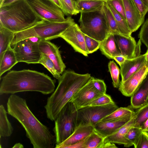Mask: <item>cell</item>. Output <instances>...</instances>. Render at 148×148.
Wrapping results in <instances>:
<instances>
[{
    "label": "cell",
    "instance_id": "obj_17",
    "mask_svg": "<svg viewBox=\"0 0 148 148\" xmlns=\"http://www.w3.org/2000/svg\"><path fill=\"white\" fill-rule=\"evenodd\" d=\"M147 62L145 53L133 58L126 59L124 62L120 66L121 77V82H123L127 80Z\"/></svg>",
    "mask_w": 148,
    "mask_h": 148
},
{
    "label": "cell",
    "instance_id": "obj_51",
    "mask_svg": "<svg viewBox=\"0 0 148 148\" xmlns=\"http://www.w3.org/2000/svg\"><path fill=\"white\" fill-rule=\"evenodd\" d=\"M145 54V59L147 62H148V48Z\"/></svg>",
    "mask_w": 148,
    "mask_h": 148
},
{
    "label": "cell",
    "instance_id": "obj_1",
    "mask_svg": "<svg viewBox=\"0 0 148 148\" xmlns=\"http://www.w3.org/2000/svg\"><path fill=\"white\" fill-rule=\"evenodd\" d=\"M8 114L15 119L24 129L34 148H53L56 138L30 110L24 98L11 94L7 103Z\"/></svg>",
    "mask_w": 148,
    "mask_h": 148
},
{
    "label": "cell",
    "instance_id": "obj_35",
    "mask_svg": "<svg viewBox=\"0 0 148 148\" xmlns=\"http://www.w3.org/2000/svg\"><path fill=\"white\" fill-rule=\"evenodd\" d=\"M84 38L86 49L88 54L93 53L99 49L101 42L85 34Z\"/></svg>",
    "mask_w": 148,
    "mask_h": 148
},
{
    "label": "cell",
    "instance_id": "obj_23",
    "mask_svg": "<svg viewBox=\"0 0 148 148\" xmlns=\"http://www.w3.org/2000/svg\"><path fill=\"white\" fill-rule=\"evenodd\" d=\"M18 63L14 52L10 46L4 54L0 61V77L6 72L10 70Z\"/></svg>",
    "mask_w": 148,
    "mask_h": 148
},
{
    "label": "cell",
    "instance_id": "obj_54",
    "mask_svg": "<svg viewBox=\"0 0 148 148\" xmlns=\"http://www.w3.org/2000/svg\"><path fill=\"white\" fill-rule=\"evenodd\" d=\"M3 0H0V4H1L3 1Z\"/></svg>",
    "mask_w": 148,
    "mask_h": 148
},
{
    "label": "cell",
    "instance_id": "obj_27",
    "mask_svg": "<svg viewBox=\"0 0 148 148\" xmlns=\"http://www.w3.org/2000/svg\"><path fill=\"white\" fill-rule=\"evenodd\" d=\"M135 113V112L131 105L126 107L118 108L111 113L102 119L100 121H108L118 119L134 115Z\"/></svg>",
    "mask_w": 148,
    "mask_h": 148
},
{
    "label": "cell",
    "instance_id": "obj_45",
    "mask_svg": "<svg viewBox=\"0 0 148 148\" xmlns=\"http://www.w3.org/2000/svg\"><path fill=\"white\" fill-rule=\"evenodd\" d=\"M62 6V9L65 15H69V14L64 0H58Z\"/></svg>",
    "mask_w": 148,
    "mask_h": 148
},
{
    "label": "cell",
    "instance_id": "obj_18",
    "mask_svg": "<svg viewBox=\"0 0 148 148\" xmlns=\"http://www.w3.org/2000/svg\"><path fill=\"white\" fill-rule=\"evenodd\" d=\"M135 115L116 120L100 121L94 126V130L105 138L115 132L130 121Z\"/></svg>",
    "mask_w": 148,
    "mask_h": 148
},
{
    "label": "cell",
    "instance_id": "obj_56",
    "mask_svg": "<svg viewBox=\"0 0 148 148\" xmlns=\"http://www.w3.org/2000/svg\"><path fill=\"white\" fill-rule=\"evenodd\" d=\"M109 0H107V1H109Z\"/></svg>",
    "mask_w": 148,
    "mask_h": 148
},
{
    "label": "cell",
    "instance_id": "obj_7",
    "mask_svg": "<svg viewBox=\"0 0 148 148\" xmlns=\"http://www.w3.org/2000/svg\"><path fill=\"white\" fill-rule=\"evenodd\" d=\"M77 110L70 101L62 108L55 121L53 131L56 145H59L69 137L77 126Z\"/></svg>",
    "mask_w": 148,
    "mask_h": 148
},
{
    "label": "cell",
    "instance_id": "obj_13",
    "mask_svg": "<svg viewBox=\"0 0 148 148\" xmlns=\"http://www.w3.org/2000/svg\"><path fill=\"white\" fill-rule=\"evenodd\" d=\"M103 94L98 91L94 86L92 78L74 95L69 101L73 103L78 110Z\"/></svg>",
    "mask_w": 148,
    "mask_h": 148
},
{
    "label": "cell",
    "instance_id": "obj_42",
    "mask_svg": "<svg viewBox=\"0 0 148 148\" xmlns=\"http://www.w3.org/2000/svg\"><path fill=\"white\" fill-rule=\"evenodd\" d=\"M93 84L99 92L102 94L106 93V86L103 80L92 77Z\"/></svg>",
    "mask_w": 148,
    "mask_h": 148
},
{
    "label": "cell",
    "instance_id": "obj_20",
    "mask_svg": "<svg viewBox=\"0 0 148 148\" xmlns=\"http://www.w3.org/2000/svg\"><path fill=\"white\" fill-rule=\"evenodd\" d=\"M136 115L126 124L121 127L115 132L104 138V143L110 142L119 145H123L124 147H129L131 146L127 140L125 136L130 128L133 126L135 123Z\"/></svg>",
    "mask_w": 148,
    "mask_h": 148
},
{
    "label": "cell",
    "instance_id": "obj_43",
    "mask_svg": "<svg viewBox=\"0 0 148 148\" xmlns=\"http://www.w3.org/2000/svg\"><path fill=\"white\" fill-rule=\"evenodd\" d=\"M87 138L75 144L64 146L62 148H85Z\"/></svg>",
    "mask_w": 148,
    "mask_h": 148
},
{
    "label": "cell",
    "instance_id": "obj_9",
    "mask_svg": "<svg viewBox=\"0 0 148 148\" xmlns=\"http://www.w3.org/2000/svg\"><path fill=\"white\" fill-rule=\"evenodd\" d=\"M34 12L41 20L52 22L65 21L62 9L50 0H26Z\"/></svg>",
    "mask_w": 148,
    "mask_h": 148
},
{
    "label": "cell",
    "instance_id": "obj_34",
    "mask_svg": "<svg viewBox=\"0 0 148 148\" xmlns=\"http://www.w3.org/2000/svg\"><path fill=\"white\" fill-rule=\"evenodd\" d=\"M115 103L111 96L105 93L93 100L87 104L85 107L102 106Z\"/></svg>",
    "mask_w": 148,
    "mask_h": 148
},
{
    "label": "cell",
    "instance_id": "obj_32",
    "mask_svg": "<svg viewBox=\"0 0 148 148\" xmlns=\"http://www.w3.org/2000/svg\"><path fill=\"white\" fill-rule=\"evenodd\" d=\"M42 56L39 64L43 65L50 72L55 78L58 80L61 75L56 70L54 63L45 54L42 53Z\"/></svg>",
    "mask_w": 148,
    "mask_h": 148
},
{
    "label": "cell",
    "instance_id": "obj_37",
    "mask_svg": "<svg viewBox=\"0 0 148 148\" xmlns=\"http://www.w3.org/2000/svg\"><path fill=\"white\" fill-rule=\"evenodd\" d=\"M133 145L135 148H148V133L142 131Z\"/></svg>",
    "mask_w": 148,
    "mask_h": 148
},
{
    "label": "cell",
    "instance_id": "obj_30",
    "mask_svg": "<svg viewBox=\"0 0 148 148\" xmlns=\"http://www.w3.org/2000/svg\"><path fill=\"white\" fill-rule=\"evenodd\" d=\"M104 138L94 131L87 138L85 148H103Z\"/></svg>",
    "mask_w": 148,
    "mask_h": 148
},
{
    "label": "cell",
    "instance_id": "obj_49",
    "mask_svg": "<svg viewBox=\"0 0 148 148\" xmlns=\"http://www.w3.org/2000/svg\"><path fill=\"white\" fill-rule=\"evenodd\" d=\"M12 148H23V145L20 143H16L12 147Z\"/></svg>",
    "mask_w": 148,
    "mask_h": 148
},
{
    "label": "cell",
    "instance_id": "obj_53",
    "mask_svg": "<svg viewBox=\"0 0 148 148\" xmlns=\"http://www.w3.org/2000/svg\"><path fill=\"white\" fill-rule=\"evenodd\" d=\"M74 0L75 1H78L83 0ZM104 0V1H107V0Z\"/></svg>",
    "mask_w": 148,
    "mask_h": 148
},
{
    "label": "cell",
    "instance_id": "obj_33",
    "mask_svg": "<svg viewBox=\"0 0 148 148\" xmlns=\"http://www.w3.org/2000/svg\"><path fill=\"white\" fill-rule=\"evenodd\" d=\"M108 67L112 80L113 87L119 88L121 82L119 80L120 69L113 60L110 61L108 64Z\"/></svg>",
    "mask_w": 148,
    "mask_h": 148
},
{
    "label": "cell",
    "instance_id": "obj_38",
    "mask_svg": "<svg viewBox=\"0 0 148 148\" xmlns=\"http://www.w3.org/2000/svg\"><path fill=\"white\" fill-rule=\"evenodd\" d=\"M106 2L126 21L125 8L123 0H110Z\"/></svg>",
    "mask_w": 148,
    "mask_h": 148
},
{
    "label": "cell",
    "instance_id": "obj_24",
    "mask_svg": "<svg viewBox=\"0 0 148 148\" xmlns=\"http://www.w3.org/2000/svg\"><path fill=\"white\" fill-rule=\"evenodd\" d=\"M7 112L3 105L0 106V137H8L12 134L13 128L8 119Z\"/></svg>",
    "mask_w": 148,
    "mask_h": 148
},
{
    "label": "cell",
    "instance_id": "obj_6",
    "mask_svg": "<svg viewBox=\"0 0 148 148\" xmlns=\"http://www.w3.org/2000/svg\"><path fill=\"white\" fill-rule=\"evenodd\" d=\"M79 21L84 34L100 42L110 33L103 6L95 11L81 12Z\"/></svg>",
    "mask_w": 148,
    "mask_h": 148
},
{
    "label": "cell",
    "instance_id": "obj_50",
    "mask_svg": "<svg viewBox=\"0 0 148 148\" xmlns=\"http://www.w3.org/2000/svg\"><path fill=\"white\" fill-rule=\"evenodd\" d=\"M62 9V6L58 0H50Z\"/></svg>",
    "mask_w": 148,
    "mask_h": 148
},
{
    "label": "cell",
    "instance_id": "obj_5",
    "mask_svg": "<svg viewBox=\"0 0 148 148\" xmlns=\"http://www.w3.org/2000/svg\"><path fill=\"white\" fill-rule=\"evenodd\" d=\"M74 22L70 16L67 17L65 21L61 22L40 20L32 27L15 33L11 46L13 47L19 41L32 37H38L47 40L60 37L61 34Z\"/></svg>",
    "mask_w": 148,
    "mask_h": 148
},
{
    "label": "cell",
    "instance_id": "obj_28",
    "mask_svg": "<svg viewBox=\"0 0 148 148\" xmlns=\"http://www.w3.org/2000/svg\"><path fill=\"white\" fill-rule=\"evenodd\" d=\"M107 4L109 8L113 15L121 34L127 37H132V33L128 27L125 20L111 5L107 3Z\"/></svg>",
    "mask_w": 148,
    "mask_h": 148
},
{
    "label": "cell",
    "instance_id": "obj_15",
    "mask_svg": "<svg viewBox=\"0 0 148 148\" xmlns=\"http://www.w3.org/2000/svg\"><path fill=\"white\" fill-rule=\"evenodd\" d=\"M39 46L41 53L53 61L56 70L61 75L62 74L66 66L61 58L59 48L49 40H42L39 42Z\"/></svg>",
    "mask_w": 148,
    "mask_h": 148
},
{
    "label": "cell",
    "instance_id": "obj_52",
    "mask_svg": "<svg viewBox=\"0 0 148 148\" xmlns=\"http://www.w3.org/2000/svg\"><path fill=\"white\" fill-rule=\"evenodd\" d=\"M148 8V0H142Z\"/></svg>",
    "mask_w": 148,
    "mask_h": 148
},
{
    "label": "cell",
    "instance_id": "obj_25",
    "mask_svg": "<svg viewBox=\"0 0 148 148\" xmlns=\"http://www.w3.org/2000/svg\"><path fill=\"white\" fill-rule=\"evenodd\" d=\"M14 34L0 25V61L5 51L11 46Z\"/></svg>",
    "mask_w": 148,
    "mask_h": 148
},
{
    "label": "cell",
    "instance_id": "obj_3",
    "mask_svg": "<svg viewBox=\"0 0 148 148\" xmlns=\"http://www.w3.org/2000/svg\"><path fill=\"white\" fill-rule=\"evenodd\" d=\"M92 77L88 73L80 74L71 70L64 71L56 88L48 98L44 106L47 118L54 121L62 108Z\"/></svg>",
    "mask_w": 148,
    "mask_h": 148
},
{
    "label": "cell",
    "instance_id": "obj_22",
    "mask_svg": "<svg viewBox=\"0 0 148 148\" xmlns=\"http://www.w3.org/2000/svg\"><path fill=\"white\" fill-rule=\"evenodd\" d=\"M99 49L101 53L109 59L121 55L116 46L114 34L112 33H110L101 42Z\"/></svg>",
    "mask_w": 148,
    "mask_h": 148
},
{
    "label": "cell",
    "instance_id": "obj_11",
    "mask_svg": "<svg viewBox=\"0 0 148 148\" xmlns=\"http://www.w3.org/2000/svg\"><path fill=\"white\" fill-rule=\"evenodd\" d=\"M84 35L78 24L74 22L61 34L60 37L71 45L75 51L87 57L88 54Z\"/></svg>",
    "mask_w": 148,
    "mask_h": 148
},
{
    "label": "cell",
    "instance_id": "obj_10",
    "mask_svg": "<svg viewBox=\"0 0 148 148\" xmlns=\"http://www.w3.org/2000/svg\"><path fill=\"white\" fill-rule=\"evenodd\" d=\"M118 108L115 103L81 108L77 110V126L80 124H88L94 127L102 119Z\"/></svg>",
    "mask_w": 148,
    "mask_h": 148
},
{
    "label": "cell",
    "instance_id": "obj_47",
    "mask_svg": "<svg viewBox=\"0 0 148 148\" xmlns=\"http://www.w3.org/2000/svg\"><path fill=\"white\" fill-rule=\"evenodd\" d=\"M118 147L116 146L114 143L110 142L104 143L103 148H116Z\"/></svg>",
    "mask_w": 148,
    "mask_h": 148
},
{
    "label": "cell",
    "instance_id": "obj_21",
    "mask_svg": "<svg viewBox=\"0 0 148 148\" xmlns=\"http://www.w3.org/2000/svg\"><path fill=\"white\" fill-rule=\"evenodd\" d=\"M148 99V73L131 96V106L134 109H138L147 103Z\"/></svg>",
    "mask_w": 148,
    "mask_h": 148
},
{
    "label": "cell",
    "instance_id": "obj_2",
    "mask_svg": "<svg viewBox=\"0 0 148 148\" xmlns=\"http://www.w3.org/2000/svg\"><path fill=\"white\" fill-rule=\"evenodd\" d=\"M0 80V95L24 91L47 95L54 91L56 82L44 73L29 69L10 71Z\"/></svg>",
    "mask_w": 148,
    "mask_h": 148
},
{
    "label": "cell",
    "instance_id": "obj_19",
    "mask_svg": "<svg viewBox=\"0 0 148 148\" xmlns=\"http://www.w3.org/2000/svg\"><path fill=\"white\" fill-rule=\"evenodd\" d=\"M94 131V127L90 124H80L77 125L72 134L59 145H56V148H62L82 141L87 138Z\"/></svg>",
    "mask_w": 148,
    "mask_h": 148
},
{
    "label": "cell",
    "instance_id": "obj_12",
    "mask_svg": "<svg viewBox=\"0 0 148 148\" xmlns=\"http://www.w3.org/2000/svg\"><path fill=\"white\" fill-rule=\"evenodd\" d=\"M116 46L121 55L126 59L134 58L140 55L141 42L137 43L132 36L128 37L121 35H114Z\"/></svg>",
    "mask_w": 148,
    "mask_h": 148
},
{
    "label": "cell",
    "instance_id": "obj_4",
    "mask_svg": "<svg viewBox=\"0 0 148 148\" xmlns=\"http://www.w3.org/2000/svg\"><path fill=\"white\" fill-rule=\"evenodd\" d=\"M40 20L26 0H19L0 8V25L14 33L32 27Z\"/></svg>",
    "mask_w": 148,
    "mask_h": 148
},
{
    "label": "cell",
    "instance_id": "obj_14",
    "mask_svg": "<svg viewBox=\"0 0 148 148\" xmlns=\"http://www.w3.org/2000/svg\"><path fill=\"white\" fill-rule=\"evenodd\" d=\"M148 73V62L132 75L127 80L120 82L119 90L124 96L131 97Z\"/></svg>",
    "mask_w": 148,
    "mask_h": 148
},
{
    "label": "cell",
    "instance_id": "obj_8",
    "mask_svg": "<svg viewBox=\"0 0 148 148\" xmlns=\"http://www.w3.org/2000/svg\"><path fill=\"white\" fill-rule=\"evenodd\" d=\"M41 40L39 38L32 37L16 43L12 48L18 62L39 64L42 55L39 46Z\"/></svg>",
    "mask_w": 148,
    "mask_h": 148
},
{
    "label": "cell",
    "instance_id": "obj_55",
    "mask_svg": "<svg viewBox=\"0 0 148 148\" xmlns=\"http://www.w3.org/2000/svg\"><path fill=\"white\" fill-rule=\"evenodd\" d=\"M147 103H148V100H147Z\"/></svg>",
    "mask_w": 148,
    "mask_h": 148
},
{
    "label": "cell",
    "instance_id": "obj_31",
    "mask_svg": "<svg viewBox=\"0 0 148 148\" xmlns=\"http://www.w3.org/2000/svg\"><path fill=\"white\" fill-rule=\"evenodd\" d=\"M135 112V120L134 127L140 128L148 119V103L138 109Z\"/></svg>",
    "mask_w": 148,
    "mask_h": 148
},
{
    "label": "cell",
    "instance_id": "obj_36",
    "mask_svg": "<svg viewBox=\"0 0 148 148\" xmlns=\"http://www.w3.org/2000/svg\"><path fill=\"white\" fill-rule=\"evenodd\" d=\"M142 131L140 128L134 126L129 130L125 136V137L132 146L134 145Z\"/></svg>",
    "mask_w": 148,
    "mask_h": 148
},
{
    "label": "cell",
    "instance_id": "obj_48",
    "mask_svg": "<svg viewBox=\"0 0 148 148\" xmlns=\"http://www.w3.org/2000/svg\"><path fill=\"white\" fill-rule=\"evenodd\" d=\"M140 128L142 131L148 132V119L143 124Z\"/></svg>",
    "mask_w": 148,
    "mask_h": 148
},
{
    "label": "cell",
    "instance_id": "obj_40",
    "mask_svg": "<svg viewBox=\"0 0 148 148\" xmlns=\"http://www.w3.org/2000/svg\"><path fill=\"white\" fill-rule=\"evenodd\" d=\"M69 15H75L80 12L78 10L76 2L74 0H64Z\"/></svg>",
    "mask_w": 148,
    "mask_h": 148
},
{
    "label": "cell",
    "instance_id": "obj_29",
    "mask_svg": "<svg viewBox=\"0 0 148 148\" xmlns=\"http://www.w3.org/2000/svg\"><path fill=\"white\" fill-rule=\"evenodd\" d=\"M103 8L110 33L122 35L119 30L115 18L109 8L106 1L103 4Z\"/></svg>",
    "mask_w": 148,
    "mask_h": 148
},
{
    "label": "cell",
    "instance_id": "obj_46",
    "mask_svg": "<svg viewBox=\"0 0 148 148\" xmlns=\"http://www.w3.org/2000/svg\"><path fill=\"white\" fill-rule=\"evenodd\" d=\"M18 0H3L2 2L0 4V8L7 5Z\"/></svg>",
    "mask_w": 148,
    "mask_h": 148
},
{
    "label": "cell",
    "instance_id": "obj_39",
    "mask_svg": "<svg viewBox=\"0 0 148 148\" xmlns=\"http://www.w3.org/2000/svg\"><path fill=\"white\" fill-rule=\"evenodd\" d=\"M141 42L148 48V18L147 19L141 27L138 35Z\"/></svg>",
    "mask_w": 148,
    "mask_h": 148
},
{
    "label": "cell",
    "instance_id": "obj_16",
    "mask_svg": "<svg viewBox=\"0 0 148 148\" xmlns=\"http://www.w3.org/2000/svg\"><path fill=\"white\" fill-rule=\"evenodd\" d=\"M126 21L132 33L137 31L144 23V20L131 0H123Z\"/></svg>",
    "mask_w": 148,
    "mask_h": 148
},
{
    "label": "cell",
    "instance_id": "obj_26",
    "mask_svg": "<svg viewBox=\"0 0 148 148\" xmlns=\"http://www.w3.org/2000/svg\"><path fill=\"white\" fill-rule=\"evenodd\" d=\"M106 1L102 0H83L76 2L77 9L81 13L97 10L102 7Z\"/></svg>",
    "mask_w": 148,
    "mask_h": 148
},
{
    "label": "cell",
    "instance_id": "obj_41",
    "mask_svg": "<svg viewBox=\"0 0 148 148\" xmlns=\"http://www.w3.org/2000/svg\"><path fill=\"white\" fill-rule=\"evenodd\" d=\"M139 11L142 18L145 20V15L148 12V8L142 0H131Z\"/></svg>",
    "mask_w": 148,
    "mask_h": 148
},
{
    "label": "cell",
    "instance_id": "obj_44",
    "mask_svg": "<svg viewBox=\"0 0 148 148\" xmlns=\"http://www.w3.org/2000/svg\"><path fill=\"white\" fill-rule=\"evenodd\" d=\"M113 59L120 66L124 62L126 58L121 55L115 56L114 57Z\"/></svg>",
    "mask_w": 148,
    "mask_h": 148
}]
</instances>
